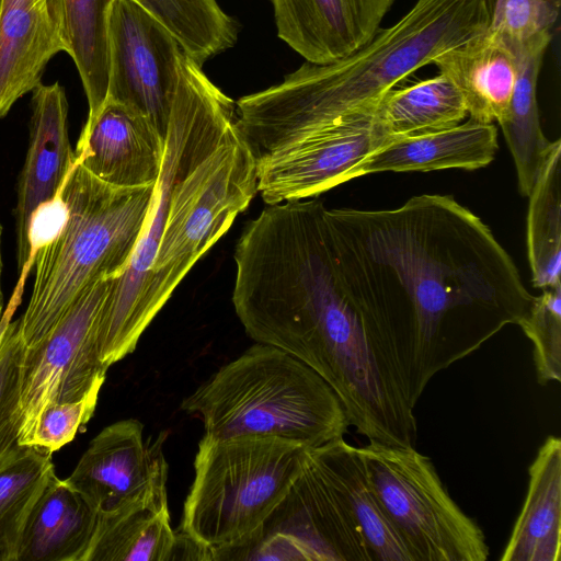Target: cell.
<instances>
[{"mask_svg":"<svg viewBox=\"0 0 561 561\" xmlns=\"http://www.w3.org/2000/svg\"><path fill=\"white\" fill-rule=\"evenodd\" d=\"M344 285L414 364L419 400L437 373L518 324L534 296L489 227L453 196L386 210L327 209Z\"/></svg>","mask_w":561,"mask_h":561,"instance_id":"obj_1","label":"cell"},{"mask_svg":"<svg viewBox=\"0 0 561 561\" xmlns=\"http://www.w3.org/2000/svg\"><path fill=\"white\" fill-rule=\"evenodd\" d=\"M323 203L267 205L233 253L232 304L254 342L278 347L313 369L360 417L394 401L409 365L350 296Z\"/></svg>","mask_w":561,"mask_h":561,"instance_id":"obj_2","label":"cell"},{"mask_svg":"<svg viewBox=\"0 0 561 561\" xmlns=\"http://www.w3.org/2000/svg\"><path fill=\"white\" fill-rule=\"evenodd\" d=\"M490 14L488 0H417L347 56L328 64L305 61L278 84L239 99L236 125L257 159L279 150L378 100L486 30Z\"/></svg>","mask_w":561,"mask_h":561,"instance_id":"obj_3","label":"cell"},{"mask_svg":"<svg viewBox=\"0 0 561 561\" xmlns=\"http://www.w3.org/2000/svg\"><path fill=\"white\" fill-rule=\"evenodd\" d=\"M153 187L106 184L75 160L61 186L67 221L36 252L31 296L19 318L26 351L51 331L90 285L124 272L141 234Z\"/></svg>","mask_w":561,"mask_h":561,"instance_id":"obj_4","label":"cell"},{"mask_svg":"<svg viewBox=\"0 0 561 561\" xmlns=\"http://www.w3.org/2000/svg\"><path fill=\"white\" fill-rule=\"evenodd\" d=\"M183 53L172 103L164 153L150 207L130 261L113 277L98 324V346L108 369L134 352L152 319L147 295L171 195L175 184L205 159L236 122V103Z\"/></svg>","mask_w":561,"mask_h":561,"instance_id":"obj_5","label":"cell"},{"mask_svg":"<svg viewBox=\"0 0 561 561\" xmlns=\"http://www.w3.org/2000/svg\"><path fill=\"white\" fill-rule=\"evenodd\" d=\"M211 437L273 436L309 448L342 438L350 427L333 389L285 351L255 342L181 403Z\"/></svg>","mask_w":561,"mask_h":561,"instance_id":"obj_6","label":"cell"},{"mask_svg":"<svg viewBox=\"0 0 561 561\" xmlns=\"http://www.w3.org/2000/svg\"><path fill=\"white\" fill-rule=\"evenodd\" d=\"M309 447L273 436L198 443L181 533L222 560L253 543L286 500Z\"/></svg>","mask_w":561,"mask_h":561,"instance_id":"obj_7","label":"cell"},{"mask_svg":"<svg viewBox=\"0 0 561 561\" xmlns=\"http://www.w3.org/2000/svg\"><path fill=\"white\" fill-rule=\"evenodd\" d=\"M256 192L257 160L234 122L219 145L173 187L147 295L152 320Z\"/></svg>","mask_w":561,"mask_h":561,"instance_id":"obj_8","label":"cell"},{"mask_svg":"<svg viewBox=\"0 0 561 561\" xmlns=\"http://www.w3.org/2000/svg\"><path fill=\"white\" fill-rule=\"evenodd\" d=\"M370 485L412 561H485L483 530L453 500L430 457L378 442L357 447Z\"/></svg>","mask_w":561,"mask_h":561,"instance_id":"obj_9","label":"cell"},{"mask_svg":"<svg viewBox=\"0 0 561 561\" xmlns=\"http://www.w3.org/2000/svg\"><path fill=\"white\" fill-rule=\"evenodd\" d=\"M113 277L90 285L51 331L25 350L19 400V443L26 446L43 410L55 402L73 401L95 383L107 368L98 346V324Z\"/></svg>","mask_w":561,"mask_h":561,"instance_id":"obj_10","label":"cell"},{"mask_svg":"<svg viewBox=\"0 0 561 561\" xmlns=\"http://www.w3.org/2000/svg\"><path fill=\"white\" fill-rule=\"evenodd\" d=\"M107 51L106 99L146 116L165 139L184 51L180 43L137 0H113Z\"/></svg>","mask_w":561,"mask_h":561,"instance_id":"obj_11","label":"cell"},{"mask_svg":"<svg viewBox=\"0 0 561 561\" xmlns=\"http://www.w3.org/2000/svg\"><path fill=\"white\" fill-rule=\"evenodd\" d=\"M379 99L259 158L257 191L263 201L272 205L313 197L353 180L354 169L391 139L378 117Z\"/></svg>","mask_w":561,"mask_h":561,"instance_id":"obj_12","label":"cell"},{"mask_svg":"<svg viewBox=\"0 0 561 561\" xmlns=\"http://www.w3.org/2000/svg\"><path fill=\"white\" fill-rule=\"evenodd\" d=\"M163 440L146 442L136 419L114 422L92 438L65 480L99 514L114 511L167 489Z\"/></svg>","mask_w":561,"mask_h":561,"instance_id":"obj_13","label":"cell"},{"mask_svg":"<svg viewBox=\"0 0 561 561\" xmlns=\"http://www.w3.org/2000/svg\"><path fill=\"white\" fill-rule=\"evenodd\" d=\"M164 138L142 114L111 100L87 118L75 160L100 181L117 187L154 185Z\"/></svg>","mask_w":561,"mask_h":561,"instance_id":"obj_14","label":"cell"},{"mask_svg":"<svg viewBox=\"0 0 561 561\" xmlns=\"http://www.w3.org/2000/svg\"><path fill=\"white\" fill-rule=\"evenodd\" d=\"M68 108L66 92L59 82H41L32 91L28 148L18 181L14 210L20 271L28 260L27 231L32 214L58 193L75 163Z\"/></svg>","mask_w":561,"mask_h":561,"instance_id":"obj_15","label":"cell"},{"mask_svg":"<svg viewBox=\"0 0 561 561\" xmlns=\"http://www.w3.org/2000/svg\"><path fill=\"white\" fill-rule=\"evenodd\" d=\"M394 0H271L277 36L306 61L328 64L369 42Z\"/></svg>","mask_w":561,"mask_h":561,"instance_id":"obj_16","label":"cell"},{"mask_svg":"<svg viewBox=\"0 0 561 561\" xmlns=\"http://www.w3.org/2000/svg\"><path fill=\"white\" fill-rule=\"evenodd\" d=\"M68 53L64 0H2L0 118L41 82L49 60Z\"/></svg>","mask_w":561,"mask_h":561,"instance_id":"obj_17","label":"cell"},{"mask_svg":"<svg viewBox=\"0 0 561 561\" xmlns=\"http://www.w3.org/2000/svg\"><path fill=\"white\" fill-rule=\"evenodd\" d=\"M283 504L289 526L279 530L297 540L306 560L374 561L364 534L339 492L313 459L310 448Z\"/></svg>","mask_w":561,"mask_h":561,"instance_id":"obj_18","label":"cell"},{"mask_svg":"<svg viewBox=\"0 0 561 561\" xmlns=\"http://www.w3.org/2000/svg\"><path fill=\"white\" fill-rule=\"evenodd\" d=\"M432 64L458 88L471 119L493 124L504 118L518 75V57L501 36L488 27Z\"/></svg>","mask_w":561,"mask_h":561,"instance_id":"obj_19","label":"cell"},{"mask_svg":"<svg viewBox=\"0 0 561 561\" xmlns=\"http://www.w3.org/2000/svg\"><path fill=\"white\" fill-rule=\"evenodd\" d=\"M497 148L494 124L469 118L454 127L391 138L354 169L353 179L385 171L476 170L491 163Z\"/></svg>","mask_w":561,"mask_h":561,"instance_id":"obj_20","label":"cell"},{"mask_svg":"<svg viewBox=\"0 0 561 561\" xmlns=\"http://www.w3.org/2000/svg\"><path fill=\"white\" fill-rule=\"evenodd\" d=\"M522 511L501 557L502 561H560L561 439L549 435L528 468Z\"/></svg>","mask_w":561,"mask_h":561,"instance_id":"obj_21","label":"cell"},{"mask_svg":"<svg viewBox=\"0 0 561 561\" xmlns=\"http://www.w3.org/2000/svg\"><path fill=\"white\" fill-rule=\"evenodd\" d=\"M98 519L88 501L55 476L28 518L19 561H84Z\"/></svg>","mask_w":561,"mask_h":561,"instance_id":"obj_22","label":"cell"},{"mask_svg":"<svg viewBox=\"0 0 561 561\" xmlns=\"http://www.w3.org/2000/svg\"><path fill=\"white\" fill-rule=\"evenodd\" d=\"M178 541L164 489L99 514L84 561H170L175 559Z\"/></svg>","mask_w":561,"mask_h":561,"instance_id":"obj_23","label":"cell"},{"mask_svg":"<svg viewBox=\"0 0 561 561\" xmlns=\"http://www.w3.org/2000/svg\"><path fill=\"white\" fill-rule=\"evenodd\" d=\"M310 451L352 512L374 561H412L370 485L358 448L342 437L310 448Z\"/></svg>","mask_w":561,"mask_h":561,"instance_id":"obj_24","label":"cell"},{"mask_svg":"<svg viewBox=\"0 0 561 561\" xmlns=\"http://www.w3.org/2000/svg\"><path fill=\"white\" fill-rule=\"evenodd\" d=\"M552 38L543 37L518 47V75L508 110L499 123L514 159L518 190L529 195L552 148L539 119L537 83L547 47Z\"/></svg>","mask_w":561,"mask_h":561,"instance_id":"obj_25","label":"cell"},{"mask_svg":"<svg viewBox=\"0 0 561 561\" xmlns=\"http://www.w3.org/2000/svg\"><path fill=\"white\" fill-rule=\"evenodd\" d=\"M377 113L391 138L454 127L468 116L460 91L440 72L410 87L387 91L378 101Z\"/></svg>","mask_w":561,"mask_h":561,"instance_id":"obj_26","label":"cell"},{"mask_svg":"<svg viewBox=\"0 0 561 561\" xmlns=\"http://www.w3.org/2000/svg\"><path fill=\"white\" fill-rule=\"evenodd\" d=\"M527 252L534 287L561 285V140L552 148L528 195Z\"/></svg>","mask_w":561,"mask_h":561,"instance_id":"obj_27","label":"cell"},{"mask_svg":"<svg viewBox=\"0 0 561 561\" xmlns=\"http://www.w3.org/2000/svg\"><path fill=\"white\" fill-rule=\"evenodd\" d=\"M53 453L23 446L0 472V561H19L28 518L53 478Z\"/></svg>","mask_w":561,"mask_h":561,"instance_id":"obj_28","label":"cell"},{"mask_svg":"<svg viewBox=\"0 0 561 561\" xmlns=\"http://www.w3.org/2000/svg\"><path fill=\"white\" fill-rule=\"evenodd\" d=\"M113 0H64L68 55L79 72L91 117L106 99L107 16Z\"/></svg>","mask_w":561,"mask_h":561,"instance_id":"obj_29","label":"cell"},{"mask_svg":"<svg viewBox=\"0 0 561 561\" xmlns=\"http://www.w3.org/2000/svg\"><path fill=\"white\" fill-rule=\"evenodd\" d=\"M175 36L198 65L231 48L238 24L217 0H137Z\"/></svg>","mask_w":561,"mask_h":561,"instance_id":"obj_30","label":"cell"},{"mask_svg":"<svg viewBox=\"0 0 561 561\" xmlns=\"http://www.w3.org/2000/svg\"><path fill=\"white\" fill-rule=\"evenodd\" d=\"M20 300L11 301L0 319V472L19 455V400L25 346L20 320H12Z\"/></svg>","mask_w":561,"mask_h":561,"instance_id":"obj_31","label":"cell"},{"mask_svg":"<svg viewBox=\"0 0 561 561\" xmlns=\"http://www.w3.org/2000/svg\"><path fill=\"white\" fill-rule=\"evenodd\" d=\"M519 321L533 343V359L541 386L561 380V285L541 289Z\"/></svg>","mask_w":561,"mask_h":561,"instance_id":"obj_32","label":"cell"},{"mask_svg":"<svg viewBox=\"0 0 561 561\" xmlns=\"http://www.w3.org/2000/svg\"><path fill=\"white\" fill-rule=\"evenodd\" d=\"M560 0H494L489 30L514 49L533 41L553 37Z\"/></svg>","mask_w":561,"mask_h":561,"instance_id":"obj_33","label":"cell"},{"mask_svg":"<svg viewBox=\"0 0 561 561\" xmlns=\"http://www.w3.org/2000/svg\"><path fill=\"white\" fill-rule=\"evenodd\" d=\"M103 383H95L77 400L47 405L41 413L26 446L54 453L73 440L93 416Z\"/></svg>","mask_w":561,"mask_h":561,"instance_id":"obj_34","label":"cell"},{"mask_svg":"<svg viewBox=\"0 0 561 561\" xmlns=\"http://www.w3.org/2000/svg\"><path fill=\"white\" fill-rule=\"evenodd\" d=\"M68 218V207L61 195V187L49 201L41 204L32 214L27 231L28 260L21 274L30 273L36 252L51 242L61 231Z\"/></svg>","mask_w":561,"mask_h":561,"instance_id":"obj_35","label":"cell"},{"mask_svg":"<svg viewBox=\"0 0 561 561\" xmlns=\"http://www.w3.org/2000/svg\"><path fill=\"white\" fill-rule=\"evenodd\" d=\"M2 226L0 224V319L3 314V291H2V270H3V260H2Z\"/></svg>","mask_w":561,"mask_h":561,"instance_id":"obj_36","label":"cell"},{"mask_svg":"<svg viewBox=\"0 0 561 561\" xmlns=\"http://www.w3.org/2000/svg\"><path fill=\"white\" fill-rule=\"evenodd\" d=\"M2 0H0V14H1Z\"/></svg>","mask_w":561,"mask_h":561,"instance_id":"obj_37","label":"cell"},{"mask_svg":"<svg viewBox=\"0 0 561 561\" xmlns=\"http://www.w3.org/2000/svg\"><path fill=\"white\" fill-rule=\"evenodd\" d=\"M488 1H489V2L491 3V5H492V3H493V1H494V0H488Z\"/></svg>","mask_w":561,"mask_h":561,"instance_id":"obj_38","label":"cell"}]
</instances>
